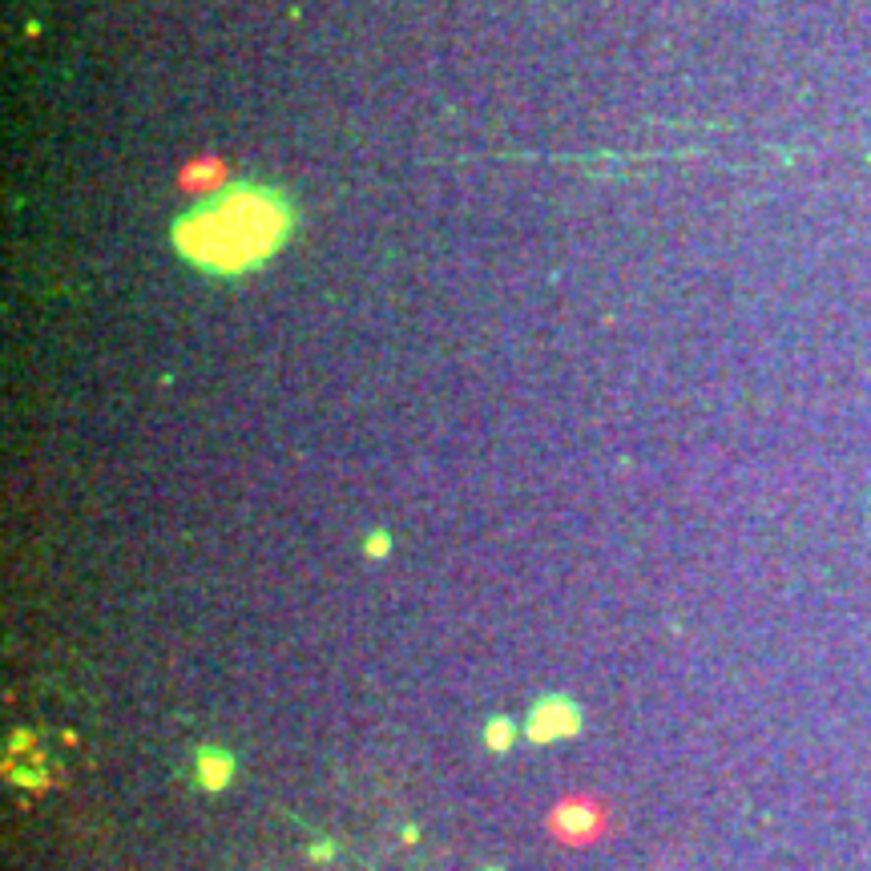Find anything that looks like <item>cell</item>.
Here are the masks:
<instances>
[{"label":"cell","instance_id":"6da1fadb","mask_svg":"<svg viewBox=\"0 0 871 871\" xmlns=\"http://www.w3.org/2000/svg\"><path fill=\"white\" fill-rule=\"evenodd\" d=\"M291 230V206L283 194L262 186L250 190H226L214 202L199 206L178 223L174 238L178 250L190 262H199L206 271H247L267 254Z\"/></svg>","mask_w":871,"mask_h":871},{"label":"cell","instance_id":"7a4b0ae2","mask_svg":"<svg viewBox=\"0 0 871 871\" xmlns=\"http://www.w3.org/2000/svg\"><path fill=\"white\" fill-rule=\"evenodd\" d=\"M569 731H577V710H573L569 702H561V698L541 702L533 722H529V735H533L536 743H553V738L569 735Z\"/></svg>","mask_w":871,"mask_h":871},{"label":"cell","instance_id":"3957f363","mask_svg":"<svg viewBox=\"0 0 871 871\" xmlns=\"http://www.w3.org/2000/svg\"><path fill=\"white\" fill-rule=\"evenodd\" d=\"M598 827H601L598 811L581 807V803H569V807L557 811V832L565 835V839H589Z\"/></svg>","mask_w":871,"mask_h":871},{"label":"cell","instance_id":"277c9868","mask_svg":"<svg viewBox=\"0 0 871 871\" xmlns=\"http://www.w3.org/2000/svg\"><path fill=\"white\" fill-rule=\"evenodd\" d=\"M226 774H230V759H226L223 750H206V755H202V783L223 787Z\"/></svg>","mask_w":871,"mask_h":871},{"label":"cell","instance_id":"5b68a950","mask_svg":"<svg viewBox=\"0 0 871 871\" xmlns=\"http://www.w3.org/2000/svg\"><path fill=\"white\" fill-rule=\"evenodd\" d=\"M488 738H493V747H509L505 738H509V722H497L493 731H488Z\"/></svg>","mask_w":871,"mask_h":871}]
</instances>
